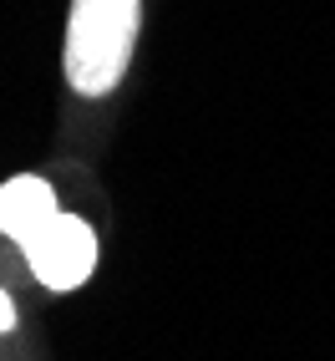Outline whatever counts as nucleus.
Listing matches in <instances>:
<instances>
[{"mask_svg": "<svg viewBox=\"0 0 335 361\" xmlns=\"http://www.w3.org/2000/svg\"><path fill=\"white\" fill-rule=\"evenodd\" d=\"M137 36V0H71L66 26V82L82 97L117 87Z\"/></svg>", "mask_w": 335, "mask_h": 361, "instance_id": "nucleus-1", "label": "nucleus"}, {"mask_svg": "<svg viewBox=\"0 0 335 361\" xmlns=\"http://www.w3.org/2000/svg\"><path fill=\"white\" fill-rule=\"evenodd\" d=\"M11 326H15V305H11V295H6V290H0V336H6Z\"/></svg>", "mask_w": 335, "mask_h": 361, "instance_id": "nucleus-4", "label": "nucleus"}, {"mask_svg": "<svg viewBox=\"0 0 335 361\" xmlns=\"http://www.w3.org/2000/svg\"><path fill=\"white\" fill-rule=\"evenodd\" d=\"M26 264L41 285H51V290H77V285L91 275V264H97V239L82 219H71V214H56L46 229H36L26 245Z\"/></svg>", "mask_w": 335, "mask_h": 361, "instance_id": "nucleus-2", "label": "nucleus"}, {"mask_svg": "<svg viewBox=\"0 0 335 361\" xmlns=\"http://www.w3.org/2000/svg\"><path fill=\"white\" fill-rule=\"evenodd\" d=\"M56 219V199H51V183L46 178H11L0 188V234H11L15 245H26L36 229H46Z\"/></svg>", "mask_w": 335, "mask_h": 361, "instance_id": "nucleus-3", "label": "nucleus"}]
</instances>
